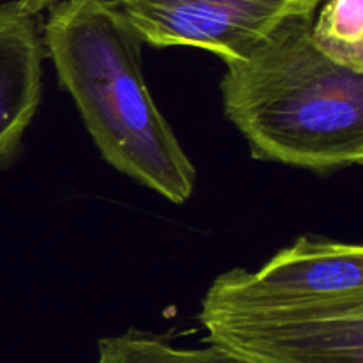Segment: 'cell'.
Masks as SVG:
<instances>
[{
    "instance_id": "cell-4",
    "label": "cell",
    "mask_w": 363,
    "mask_h": 363,
    "mask_svg": "<svg viewBox=\"0 0 363 363\" xmlns=\"http://www.w3.org/2000/svg\"><path fill=\"white\" fill-rule=\"evenodd\" d=\"M142 41L195 46L223 62L245 59L286 21L315 14L323 0H117Z\"/></svg>"
},
{
    "instance_id": "cell-2",
    "label": "cell",
    "mask_w": 363,
    "mask_h": 363,
    "mask_svg": "<svg viewBox=\"0 0 363 363\" xmlns=\"http://www.w3.org/2000/svg\"><path fill=\"white\" fill-rule=\"evenodd\" d=\"M311 16L293 18L225 62V116L252 155L318 174L363 163V73L319 52Z\"/></svg>"
},
{
    "instance_id": "cell-9",
    "label": "cell",
    "mask_w": 363,
    "mask_h": 363,
    "mask_svg": "<svg viewBox=\"0 0 363 363\" xmlns=\"http://www.w3.org/2000/svg\"><path fill=\"white\" fill-rule=\"evenodd\" d=\"M18 4L21 11H25L27 14H32V16H38L41 11L50 9L55 2L59 0H14Z\"/></svg>"
},
{
    "instance_id": "cell-1",
    "label": "cell",
    "mask_w": 363,
    "mask_h": 363,
    "mask_svg": "<svg viewBox=\"0 0 363 363\" xmlns=\"http://www.w3.org/2000/svg\"><path fill=\"white\" fill-rule=\"evenodd\" d=\"M142 43L117 0H59L43 28L60 85L103 160L183 204L194 194L197 172L149 92Z\"/></svg>"
},
{
    "instance_id": "cell-8",
    "label": "cell",
    "mask_w": 363,
    "mask_h": 363,
    "mask_svg": "<svg viewBox=\"0 0 363 363\" xmlns=\"http://www.w3.org/2000/svg\"><path fill=\"white\" fill-rule=\"evenodd\" d=\"M94 363H238L225 351L209 344L208 347H176L162 337L137 330L98 342Z\"/></svg>"
},
{
    "instance_id": "cell-3",
    "label": "cell",
    "mask_w": 363,
    "mask_h": 363,
    "mask_svg": "<svg viewBox=\"0 0 363 363\" xmlns=\"http://www.w3.org/2000/svg\"><path fill=\"white\" fill-rule=\"evenodd\" d=\"M209 344L238 363H363V294L254 308H201Z\"/></svg>"
},
{
    "instance_id": "cell-5",
    "label": "cell",
    "mask_w": 363,
    "mask_h": 363,
    "mask_svg": "<svg viewBox=\"0 0 363 363\" xmlns=\"http://www.w3.org/2000/svg\"><path fill=\"white\" fill-rule=\"evenodd\" d=\"M363 294V248L325 238H298L259 272L234 268L220 275L202 307L254 308Z\"/></svg>"
},
{
    "instance_id": "cell-6",
    "label": "cell",
    "mask_w": 363,
    "mask_h": 363,
    "mask_svg": "<svg viewBox=\"0 0 363 363\" xmlns=\"http://www.w3.org/2000/svg\"><path fill=\"white\" fill-rule=\"evenodd\" d=\"M35 16L0 4V167L20 149L41 103L43 39Z\"/></svg>"
},
{
    "instance_id": "cell-7",
    "label": "cell",
    "mask_w": 363,
    "mask_h": 363,
    "mask_svg": "<svg viewBox=\"0 0 363 363\" xmlns=\"http://www.w3.org/2000/svg\"><path fill=\"white\" fill-rule=\"evenodd\" d=\"M311 35L333 62L363 73V0H323Z\"/></svg>"
}]
</instances>
